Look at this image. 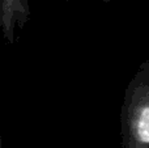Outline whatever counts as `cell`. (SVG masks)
Here are the masks:
<instances>
[{"label":"cell","instance_id":"obj_1","mask_svg":"<svg viewBox=\"0 0 149 148\" xmlns=\"http://www.w3.org/2000/svg\"><path fill=\"white\" fill-rule=\"evenodd\" d=\"M120 123L123 148H149V60L139 66L127 85Z\"/></svg>","mask_w":149,"mask_h":148}]
</instances>
